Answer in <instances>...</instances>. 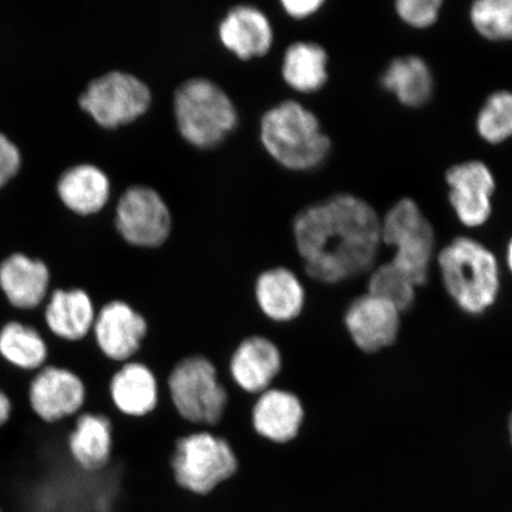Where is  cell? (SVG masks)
<instances>
[{
	"mask_svg": "<svg viewBox=\"0 0 512 512\" xmlns=\"http://www.w3.org/2000/svg\"><path fill=\"white\" fill-rule=\"evenodd\" d=\"M300 279L339 286L370 274L381 251V219L363 198L342 192L306 207L293 222Z\"/></svg>",
	"mask_w": 512,
	"mask_h": 512,
	"instance_id": "obj_1",
	"label": "cell"
},
{
	"mask_svg": "<svg viewBox=\"0 0 512 512\" xmlns=\"http://www.w3.org/2000/svg\"><path fill=\"white\" fill-rule=\"evenodd\" d=\"M437 256L445 291L460 310L478 316L496 304L501 277L496 255L488 247L458 236Z\"/></svg>",
	"mask_w": 512,
	"mask_h": 512,
	"instance_id": "obj_2",
	"label": "cell"
},
{
	"mask_svg": "<svg viewBox=\"0 0 512 512\" xmlns=\"http://www.w3.org/2000/svg\"><path fill=\"white\" fill-rule=\"evenodd\" d=\"M261 143L285 168H317L330 155L331 139L316 114L294 100L280 102L261 119Z\"/></svg>",
	"mask_w": 512,
	"mask_h": 512,
	"instance_id": "obj_3",
	"label": "cell"
},
{
	"mask_svg": "<svg viewBox=\"0 0 512 512\" xmlns=\"http://www.w3.org/2000/svg\"><path fill=\"white\" fill-rule=\"evenodd\" d=\"M174 111L182 137L200 149L221 144L238 125L233 100L206 78L189 79L176 89Z\"/></svg>",
	"mask_w": 512,
	"mask_h": 512,
	"instance_id": "obj_4",
	"label": "cell"
},
{
	"mask_svg": "<svg viewBox=\"0 0 512 512\" xmlns=\"http://www.w3.org/2000/svg\"><path fill=\"white\" fill-rule=\"evenodd\" d=\"M382 245L393 248L392 264L406 273L416 287L430 278L435 233L430 220L412 198H402L381 219Z\"/></svg>",
	"mask_w": 512,
	"mask_h": 512,
	"instance_id": "obj_5",
	"label": "cell"
},
{
	"mask_svg": "<svg viewBox=\"0 0 512 512\" xmlns=\"http://www.w3.org/2000/svg\"><path fill=\"white\" fill-rule=\"evenodd\" d=\"M171 469L179 488L204 497L232 479L239 463L226 439L201 431L177 441Z\"/></svg>",
	"mask_w": 512,
	"mask_h": 512,
	"instance_id": "obj_6",
	"label": "cell"
},
{
	"mask_svg": "<svg viewBox=\"0 0 512 512\" xmlns=\"http://www.w3.org/2000/svg\"><path fill=\"white\" fill-rule=\"evenodd\" d=\"M170 400L188 424L211 431L220 424L228 393L213 363L203 356L184 358L168 379Z\"/></svg>",
	"mask_w": 512,
	"mask_h": 512,
	"instance_id": "obj_7",
	"label": "cell"
},
{
	"mask_svg": "<svg viewBox=\"0 0 512 512\" xmlns=\"http://www.w3.org/2000/svg\"><path fill=\"white\" fill-rule=\"evenodd\" d=\"M150 88L136 75L113 70L93 80L80 96V106L100 126L117 128L132 123L149 110Z\"/></svg>",
	"mask_w": 512,
	"mask_h": 512,
	"instance_id": "obj_8",
	"label": "cell"
},
{
	"mask_svg": "<svg viewBox=\"0 0 512 512\" xmlns=\"http://www.w3.org/2000/svg\"><path fill=\"white\" fill-rule=\"evenodd\" d=\"M115 228L127 246L155 251L171 238L170 209L155 189L133 185L119 198Z\"/></svg>",
	"mask_w": 512,
	"mask_h": 512,
	"instance_id": "obj_9",
	"label": "cell"
},
{
	"mask_svg": "<svg viewBox=\"0 0 512 512\" xmlns=\"http://www.w3.org/2000/svg\"><path fill=\"white\" fill-rule=\"evenodd\" d=\"M86 401L85 383L72 370L47 364L30 376L28 406L44 425H60L75 418L85 409Z\"/></svg>",
	"mask_w": 512,
	"mask_h": 512,
	"instance_id": "obj_10",
	"label": "cell"
},
{
	"mask_svg": "<svg viewBox=\"0 0 512 512\" xmlns=\"http://www.w3.org/2000/svg\"><path fill=\"white\" fill-rule=\"evenodd\" d=\"M402 313L388 300L364 293L345 307L343 328L358 351L377 355L399 342Z\"/></svg>",
	"mask_w": 512,
	"mask_h": 512,
	"instance_id": "obj_11",
	"label": "cell"
},
{
	"mask_svg": "<svg viewBox=\"0 0 512 512\" xmlns=\"http://www.w3.org/2000/svg\"><path fill=\"white\" fill-rule=\"evenodd\" d=\"M448 201L465 227L478 228L490 220L496 181L480 160L453 165L446 171Z\"/></svg>",
	"mask_w": 512,
	"mask_h": 512,
	"instance_id": "obj_12",
	"label": "cell"
},
{
	"mask_svg": "<svg viewBox=\"0 0 512 512\" xmlns=\"http://www.w3.org/2000/svg\"><path fill=\"white\" fill-rule=\"evenodd\" d=\"M53 290V278L46 261L14 252L0 261V293L12 310L41 311Z\"/></svg>",
	"mask_w": 512,
	"mask_h": 512,
	"instance_id": "obj_13",
	"label": "cell"
},
{
	"mask_svg": "<svg viewBox=\"0 0 512 512\" xmlns=\"http://www.w3.org/2000/svg\"><path fill=\"white\" fill-rule=\"evenodd\" d=\"M147 335L145 318L124 302H111L96 313L92 338L107 360L130 362L142 348Z\"/></svg>",
	"mask_w": 512,
	"mask_h": 512,
	"instance_id": "obj_14",
	"label": "cell"
},
{
	"mask_svg": "<svg viewBox=\"0 0 512 512\" xmlns=\"http://www.w3.org/2000/svg\"><path fill=\"white\" fill-rule=\"evenodd\" d=\"M96 313L93 299L81 288H53L41 309L46 335L66 343L91 336Z\"/></svg>",
	"mask_w": 512,
	"mask_h": 512,
	"instance_id": "obj_15",
	"label": "cell"
},
{
	"mask_svg": "<svg viewBox=\"0 0 512 512\" xmlns=\"http://www.w3.org/2000/svg\"><path fill=\"white\" fill-rule=\"evenodd\" d=\"M283 368L280 351L270 339L251 336L242 341L229 361V375L243 393L258 396L273 387Z\"/></svg>",
	"mask_w": 512,
	"mask_h": 512,
	"instance_id": "obj_16",
	"label": "cell"
},
{
	"mask_svg": "<svg viewBox=\"0 0 512 512\" xmlns=\"http://www.w3.org/2000/svg\"><path fill=\"white\" fill-rule=\"evenodd\" d=\"M305 409L296 394L270 388L256 396L252 425L260 438L277 445L292 443L302 430Z\"/></svg>",
	"mask_w": 512,
	"mask_h": 512,
	"instance_id": "obj_17",
	"label": "cell"
},
{
	"mask_svg": "<svg viewBox=\"0 0 512 512\" xmlns=\"http://www.w3.org/2000/svg\"><path fill=\"white\" fill-rule=\"evenodd\" d=\"M113 424L104 414L83 411L76 415L66 437L70 459L82 471L106 469L113 454Z\"/></svg>",
	"mask_w": 512,
	"mask_h": 512,
	"instance_id": "obj_18",
	"label": "cell"
},
{
	"mask_svg": "<svg viewBox=\"0 0 512 512\" xmlns=\"http://www.w3.org/2000/svg\"><path fill=\"white\" fill-rule=\"evenodd\" d=\"M254 294L262 315L271 322H294L302 315L306 291L302 279L290 268L278 266L259 274Z\"/></svg>",
	"mask_w": 512,
	"mask_h": 512,
	"instance_id": "obj_19",
	"label": "cell"
},
{
	"mask_svg": "<svg viewBox=\"0 0 512 512\" xmlns=\"http://www.w3.org/2000/svg\"><path fill=\"white\" fill-rule=\"evenodd\" d=\"M224 47L241 60L264 56L273 44L270 19L252 5H238L227 12L219 25Z\"/></svg>",
	"mask_w": 512,
	"mask_h": 512,
	"instance_id": "obj_20",
	"label": "cell"
},
{
	"mask_svg": "<svg viewBox=\"0 0 512 512\" xmlns=\"http://www.w3.org/2000/svg\"><path fill=\"white\" fill-rule=\"evenodd\" d=\"M110 396L120 414L128 418H144L158 406L156 376L143 363L130 361L121 364L110 382Z\"/></svg>",
	"mask_w": 512,
	"mask_h": 512,
	"instance_id": "obj_21",
	"label": "cell"
},
{
	"mask_svg": "<svg viewBox=\"0 0 512 512\" xmlns=\"http://www.w3.org/2000/svg\"><path fill=\"white\" fill-rule=\"evenodd\" d=\"M0 360L19 373L35 374L49 362L46 332L19 319L4 323L0 326Z\"/></svg>",
	"mask_w": 512,
	"mask_h": 512,
	"instance_id": "obj_22",
	"label": "cell"
},
{
	"mask_svg": "<svg viewBox=\"0 0 512 512\" xmlns=\"http://www.w3.org/2000/svg\"><path fill=\"white\" fill-rule=\"evenodd\" d=\"M381 85L401 105L425 106L432 98L434 80L430 66L418 55L396 57L381 75Z\"/></svg>",
	"mask_w": 512,
	"mask_h": 512,
	"instance_id": "obj_23",
	"label": "cell"
},
{
	"mask_svg": "<svg viewBox=\"0 0 512 512\" xmlns=\"http://www.w3.org/2000/svg\"><path fill=\"white\" fill-rule=\"evenodd\" d=\"M57 190L68 209L76 214L92 215L110 200L111 184L104 171L92 164H81L64 172Z\"/></svg>",
	"mask_w": 512,
	"mask_h": 512,
	"instance_id": "obj_24",
	"label": "cell"
},
{
	"mask_svg": "<svg viewBox=\"0 0 512 512\" xmlns=\"http://www.w3.org/2000/svg\"><path fill=\"white\" fill-rule=\"evenodd\" d=\"M329 56L315 42L298 41L285 51L281 73L287 85L302 93H313L329 79Z\"/></svg>",
	"mask_w": 512,
	"mask_h": 512,
	"instance_id": "obj_25",
	"label": "cell"
},
{
	"mask_svg": "<svg viewBox=\"0 0 512 512\" xmlns=\"http://www.w3.org/2000/svg\"><path fill=\"white\" fill-rule=\"evenodd\" d=\"M367 292L388 300L407 315L418 303V287L406 273L387 261L376 266L369 274Z\"/></svg>",
	"mask_w": 512,
	"mask_h": 512,
	"instance_id": "obj_26",
	"label": "cell"
},
{
	"mask_svg": "<svg viewBox=\"0 0 512 512\" xmlns=\"http://www.w3.org/2000/svg\"><path fill=\"white\" fill-rule=\"evenodd\" d=\"M477 131L486 143L497 145L512 137V92L489 95L477 117Z\"/></svg>",
	"mask_w": 512,
	"mask_h": 512,
	"instance_id": "obj_27",
	"label": "cell"
},
{
	"mask_svg": "<svg viewBox=\"0 0 512 512\" xmlns=\"http://www.w3.org/2000/svg\"><path fill=\"white\" fill-rule=\"evenodd\" d=\"M470 21L478 34L491 42L512 40V0H477Z\"/></svg>",
	"mask_w": 512,
	"mask_h": 512,
	"instance_id": "obj_28",
	"label": "cell"
},
{
	"mask_svg": "<svg viewBox=\"0 0 512 512\" xmlns=\"http://www.w3.org/2000/svg\"><path fill=\"white\" fill-rule=\"evenodd\" d=\"M441 6V0H398L395 11L409 27L427 29L438 21Z\"/></svg>",
	"mask_w": 512,
	"mask_h": 512,
	"instance_id": "obj_29",
	"label": "cell"
},
{
	"mask_svg": "<svg viewBox=\"0 0 512 512\" xmlns=\"http://www.w3.org/2000/svg\"><path fill=\"white\" fill-rule=\"evenodd\" d=\"M21 162V153L17 146L0 133V187L17 175Z\"/></svg>",
	"mask_w": 512,
	"mask_h": 512,
	"instance_id": "obj_30",
	"label": "cell"
},
{
	"mask_svg": "<svg viewBox=\"0 0 512 512\" xmlns=\"http://www.w3.org/2000/svg\"><path fill=\"white\" fill-rule=\"evenodd\" d=\"M281 5L291 17L304 19L315 15L324 2L323 0H283Z\"/></svg>",
	"mask_w": 512,
	"mask_h": 512,
	"instance_id": "obj_31",
	"label": "cell"
},
{
	"mask_svg": "<svg viewBox=\"0 0 512 512\" xmlns=\"http://www.w3.org/2000/svg\"><path fill=\"white\" fill-rule=\"evenodd\" d=\"M12 414H14V403L0 387V430L9 424Z\"/></svg>",
	"mask_w": 512,
	"mask_h": 512,
	"instance_id": "obj_32",
	"label": "cell"
},
{
	"mask_svg": "<svg viewBox=\"0 0 512 512\" xmlns=\"http://www.w3.org/2000/svg\"><path fill=\"white\" fill-rule=\"evenodd\" d=\"M507 264L510 272L512 273V238L509 240L507 246Z\"/></svg>",
	"mask_w": 512,
	"mask_h": 512,
	"instance_id": "obj_33",
	"label": "cell"
},
{
	"mask_svg": "<svg viewBox=\"0 0 512 512\" xmlns=\"http://www.w3.org/2000/svg\"><path fill=\"white\" fill-rule=\"evenodd\" d=\"M507 428H508L510 444L512 446V412L509 415Z\"/></svg>",
	"mask_w": 512,
	"mask_h": 512,
	"instance_id": "obj_34",
	"label": "cell"
},
{
	"mask_svg": "<svg viewBox=\"0 0 512 512\" xmlns=\"http://www.w3.org/2000/svg\"><path fill=\"white\" fill-rule=\"evenodd\" d=\"M0 512H3V509H2V507H0Z\"/></svg>",
	"mask_w": 512,
	"mask_h": 512,
	"instance_id": "obj_35",
	"label": "cell"
}]
</instances>
